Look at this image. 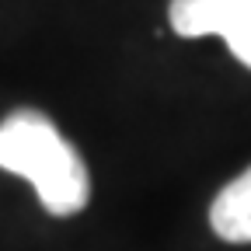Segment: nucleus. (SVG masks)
I'll return each instance as SVG.
<instances>
[{
    "label": "nucleus",
    "mask_w": 251,
    "mask_h": 251,
    "mask_svg": "<svg viewBox=\"0 0 251 251\" xmlns=\"http://www.w3.org/2000/svg\"><path fill=\"white\" fill-rule=\"evenodd\" d=\"M209 227L220 241L251 244V168L220 188L209 206Z\"/></svg>",
    "instance_id": "3"
},
{
    "label": "nucleus",
    "mask_w": 251,
    "mask_h": 251,
    "mask_svg": "<svg viewBox=\"0 0 251 251\" xmlns=\"http://www.w3.org/2000/svg\"><path fill=\"white\" fill-rule=\"evenodd\" d=\"M168 18L181 39L220 35L251 70V0H171Z\"/></svg>",
    "instance_id": "2"
},
{
    "label": "nucleus",
    "mask_w": 251,
    "mask_h": 251,
    "mask_svg": "<svg viewBox=\"0 0 251 251\" xmlns=\"http://www.w3.org/2000/svg\"><path fill=\"white\" fill-rule=\"evenodd\" d=\"M0 168L28 178L52 216H74L91 199L84 157L35 108H18L0 122Z\"/></svg>",
    "instance_id": "1"
}]
</instances>
